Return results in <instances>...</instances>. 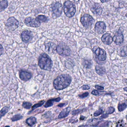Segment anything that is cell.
Instances as JSON below:
<instances>
[{
    "instance_id": "11",
    "label": "cell",
    "mask_w": 127,
    "mask_h": 127,
    "mask_svg": "<svg viewBox=\"0 0 127 127\" xmlns=\"http://www.w3.org/2000/svg\"><path fill=\"white\" fill-rule=\"evenodd\" d=\"M106 26L104 22L98 21L95 24L94 30L96 33L101 34L104 33L105 31Z\"/></svg>"
},
{
    "instance_id": "5",
    "label": "cell",
    "mask_w": 127,
    "mask_h": 127,
    "mask_svg": "<svg viewBox=\"0 0 127 127\" xmlns=\"http://www.w3.org/2000/svg\"><path fill=\"white\" fill-rule=\"evenodd\" d=\"M52 17L53 19H56L61 16L63 12V6L61 3L56 2L51 5Z\"/></svg>"
},
{
    "instance_id": "24",
    "label": "cell",
    "mask_w": 127,
    "mask_h": 127,
    "mask_svg": "<svg viewBox=\"0 0 127 127\" xmlns=\"http://www.w3.org/2000/svg\"><path fill=\"white\" fill-rule=\"evenodd\" d=\"M45 102V101H44V100H42V101H39L38 103L35 104L34 105H33L32 107V111H30L29 113L32 112V111H33L34 110H35L36 108H38L39 107H41V106H42V105L44 104Z\"/></svg>"
},
{
    "instance_id": "37",
    "label": "cell",
    "mask_w": 127,
    "mask_h": 127,
    "mask_svg": "<svg viewBox=\"0 0 127 127\" xmlns=\"http://www.w3.org/2000/svg\"><path fill=\"white\" fill-rule=\"evenodd\" d=\"M107 115L108 114H102V115L101 116V117H99V119H100L101 120V119L106 118H107V117H108V116Z\"/></svg>"
},
{
    "instance_id": "38",
    "label": "cell",
    "mask_w": 127,
    "mask_h": 127,
    "mask_svg": "<svg viewBox=\"0 0 127 127\" xmlns=\"http://www.w3.org/2000/svg\"><path fill=\"white\" fill-rule=\"evenodd\" d=\"M0 55L1 56L3 54V47L2 46V44L0 45Z\"/></svg>"
},
{
    "instance_id": "33",
    "label": "cell",
    "mask_w": 127,
    "mask_h": 127,
    "mask_svg": "<svg viewBox=\"0 0 127 127\" xmlns=\"http://www.w3.org/2000/svg\"><path fill=\"white\" fill-rule=\"evenodd\" d=\"M82 89L83 90H90V87L87 85H83L81 87Z\"/></svg>"
},
{
    "instance_id": "8",
    "label": "cell",
    "mask_w": 127,
    "mask_h": 127,
    "mask_svg": "<svg viewBox=\"0 0 127 127\" xmlns=\"http://www.w3.org/2000/svg\"><path fill=\"white\" fill-rule=\"evenodd\" d=\"M93 51L97 59L100 61H104L106 60V53L103 49L99 47H94Z\"/></svg>"
},
{
    "instance_id": "12",
    "label": "cell",
    "mask_w": 127,
    "mask_h": 127,
    "mask_svg": "<svg viewBox=\"0 0 127 127\" xmlns=\"http://www.w3.org/2000/svg\"><path fill=\"white\" fill-rule=\"evenodd\" d=\"M113 40L115 44L117 45H120L124 41V36L120 30H119L114 34Z\"/></svg>"
},
{
    "instance_id": "18",
    "label": "cell",
    "mask_w": 127,
    "mask_h": 127,
    "mask_svg": "<svg viewBox=\"0 0 127 127\" xmlns=\"http://www.w3.org/2000/svg\"><path fill=\"white\" fill-rule=\"evenodd\" d=\"M61 98L60 97L49 99L44 105V107L47 108L52 107L54 105L55 102H59L61 101Z\"/></svg>"
},
{
    "instance_id": "6",
    "label": "cell",
    "mask_w": 127,
    "mask_h": 127,
    "mask_svg": "<svg viewBox=\"0 0 127 127\" xmlns=\"http://www.w3.org/2000/svg\"><path fill=\"white\" fill-rule=\"evenodd\" d=\"M80 21L82 26L86 29L91 28L95 23V20L93 17L87 14H85L82 16Z\"/></svg>"
},
{
    "instance_id": "10",
    "label": "cell",
    "mask_w": 127,
    "mask_h": 127,
    "mask_svg": "<svg viewBox=\"0 0 127 127\" xmlns=\"http://www.w3.org/2000/svg\"><path fill=\"white\" fill-rule=\"evenodd\" d=\"M21 37L23 42L29 43L32 38V32L29 30H24L21 32Z\"/></svg>"
},
{
    "instance_id": "32",
    "label": "cell",
    "mask_w": 127,
    "mask_h": 127,
    "mask_svg": "<svg viewBox=\"0 0 127 127\" xmlns=\"http://www.w3.org/2000/svg\"><path fill=\"white\" fill-rule=\"evenodd\" d=\"M89 94V93L88 92H85V93H84L82 94L79 95L78 96L80 98L83 99L84 98L87 97Z\"/></svg>"
},
{
    "instance_id": "16",
    "label": "cell",
    "mask_w": 127,
    "mask_h": 127,
    "mask_svg": "<svg viewBox=\"0 0 127 127\" xmlns=\"http://www.w3.org/2000/svg\"><path fill=\"white\" fill-rule=\"evenodd\" d=\"M101 40L104 44L107 45L111 44L113 41V38L110 34L108 33H106L102 35L101 37Z\"/></svg>"
},
{
    "instance_id": "7",
    "label": "cell",
    "mask_w": 127,
    "mask_h": 127,
    "mask_svg": "<svg viewBox=\"0 0 127 127\" xmlns=\"http://www.w3.org/2000/svg\"><path fill=\"white\" fill-rule=\"evenodd\" d=\"M19 21L14 17L9 18L6 20L5 26L9 31L13 32L19 27Z\"/></svg>"
},
{
    "instance_id": "1",
    "label": "cell",
    "mask_w": 127,
    "mask_h": 127,
    "mask_svg": "<svg viewBox=\"0 0 127 127\" xmlns=\"http://www.w3.org/2000/svg\"><path fill=\"white\" fill-rule=\"evenodd\" d=\"M72 81V78L68 74H62L58 76L53 81V85L56 90H62L67 88Z\"/></svg>"
},
{
    "instance_id": "34",
    "label": "cell",
    "mask_w": 127,
    "mask_h": 127,
    "mask_svg": "<svg viewBox=\"0 0 127 127\" xmlns=\"http://www.w3.org/2000/svg\"><path fill=\"white\" fill-rule=\"evenodd\" d=\"M100 120L99 119H99H92L90 120H88V123H93L95 122H96V121H98V120Z\"/></svg>"
},
{
    "instance_id": "27",
    "label": "cell",
    "mask_w": 127,
    "mask_h": 127,
    "mask_svg": "<svg viewBox=\"0 0 127 127\" xmlns=\"http://www.w3.org/2000/svg\"><path fill=\"white\" fill-rule=\"evenodd\" d=\"M32 105V104L31 102L27 101L24 102H23V104H22V106L24 108L28 109V110L31 108Z\"/></svg>"
},
{
    "instance_id": "44",
    "label": "cell",
    "mask_w": 127,
    "mask_h": 127,
    "mask_svg": "<svg viewBox=\"0 0 127 127\" xmlns=\"http://www.w3.org/2000/svg\"><path fill=\"white\" fill-rule=\"evenodd\" d=\"M126 120H127V115H126Z\"/></svg>"
},
{
    "instance_id": "42",
    "label": "cell",
    "mask_w": 127,
    "mask_h": 127,
    "mask_svg": "<svg viewBox=\"0 0 127 127\" xmlns=\"http://www.w3.org/2000/svg\"><path fill=\"white\" fill-rule=\"evenodd\" d=\"M123 90H124L125 91H126V92H127V87L124 88H123Z\"/></svg>"
},
{
    "instance_id": "15",
    "label": "cell",
    "mask_w": 127,
    "mask_h": 127,
    "mask_svg": "<svg viewBox=\"0 0 127 127\" xmlns=\"http://www.w3.org/2000/svg\"><path fill=\"white\" fill-rule=\"evenodd\" d=\"M45 50L49 53H53L56 50L57 46L55 43L49 42L44 44Z\"/></svg>"
},
{
    "instance_id": "20",
    "label": "cell",
    "mask_w": 127,
    "mask_h": 127,
    "mask_svg": "<svg viewBox=\"0 0 127 127\" xmlns=\"http://www.w3.org/2000/svg\"><path fill=\"white\" fill-rule=\"evenodd\" d=\"M8 6V2L7 0H2L0 2V12H2L7 8Z\"/></svg>"
},
{
    "instance_id": "23",
    "label": "cell",
    "mask_w": 127,
    "mask_h": 127,
    "mask_svg": "<svg viewBox=\"0 0 127 127\" xmlns=\"http://www.w3.org/2000/svg\"><path fill=\"white\" fill-rule=\"evenodd\" d=\"M9 110V107H8V106H5L1 109V110L0 111V119H2V117L5 116V114L8 113Z\"/></svg>"
},
{
    "instance_id": "25",
    "label": "cell",
    "mask_w": 127,
    "mask_h": 127,
    "mask_svg": "<svg viewBox=\"0 0 127 127\" xmlns=\"http://www.w3.org/2000/svg\"><path fill=\"white\" fill-rule=\"evenodd\" d=\"M23 118V116L21 114H15L11 118V120L13 122H15V121H17L20 120L22 119Z\"/></svg>"
},
{
    "instance_id": "22",
    "label": "cell",
    "mask_w": 127,
    "mask_h": 127,
    "mask_svg": "<svg viewBox=\"0 0 127 127\" xmlns=\"http://www.w3.org/2000/svg\"><path fill=\"white\" fill-rule=\"evenodd\" d=\"M36 19L40 23H46L48 21V18L44 15H39L37 16Z\"/></svg>"
},
{
    "instance_id": "14",
    "label": "cell",
    "mask_w": 127,
    "mask_h": 127,
    "mask_svg": "<svg viewBox=\"0 0 127 127\" xmlns=\"http://www.w3.org/2000/svg\"><path fill=\"white\" fill-rule=\"evenodd\" d=\"M93 14L96 15H101L102 13V9L101 5L98 3H94L90 8Z\"/></svg>"
},
{
    "instance_id": "17",
    "label": "cell",
    "mask_w": 127,
    "mask_h": 127,
    "mask_svg": "<svg viewBox=\"0 0 127 127\" xmlns=\"http://www.w3.org/2000/svg\"><path fill=\"white\" fill-rule=\"evenodd\" d=\"M71 107H67L63 109L58 116V119H61L67 117L69 115Z\"/></svg>"
},
{
    "instance_id": "4",
    "label": "cell",
    "mask_w": 127,
    "mask_h": 127,
    "mask_svg": "<svg viewBox=\"0 0 127 127\" xmlns=\"http://www.w3.org/2000/svg\"><path fill=\"white\" fill-rule=\"evenodd\" d=\"M56 52L59 55L64 57H67L71 55L70 48L65 43L62 42L57 46Z\"/></svg>"
},
{
    "instance_id": "3",
    "label": "cell",
    "mask_w": 127,
    "mask_h": 127,
    "mask_svg": "<svg viewBox=\"0 0 127 127\" xmlns=\"http://www.w3.org/2000/svg\"><path fill=\"white\" fill-rule=\"evenodd\" d=\"M63 9L64 14L68 18L73 17L76 12L75 6L70 0H67L64 3Z\"/></svg>"
},
{
    "instance_id": "13",
    "label": "cell",
    "mask_w": 127,
    "mask_h": 127,
    "mask_svg": "<svg viewBox=\"0 0 127 127\" xmlns=\"http://www.w3.org/2000/svg\"><path fill=\"white\" fill-rule=\"evenodd\" d=\"M19 77L22 81L27 82L31 79L32 74L28 71L21 70L19 72Z\"/></svg>"
},
{
    "instance_id": "19",
    "label": "cell",
    "mask_w": 127,
    "mask_h": 127,
    "mask_svg": "<svg viewBox=\"0 0 127 127\" xmlns=\"http://www.w3.org/2000/svg\"><path fill=\"white\" fill-rule=\"evenodd\" d=\"M37 118L34 117H31L27 119L26 123L28 126L32 127L37 123Z\"/></svg>"
},
{
    "instance_id": "43",
    "label": "cell",
    "mask_w": 127,
    "mask_h": 127,
    "mask_svg": "<svg viewBox=\"0 0 127 127\" xmlns=\"http://www.w3.org/2000/svg\"><path fill=\"white\" fill-rule=\"evenodd\" d=\"M74 1H75V2H78L79 1H80V0H74Z\"/></svg>"
},
{
    "instance_id": "40",
    "label": "cell",
    "mask_w": 127,
    "mask_h": 127,
    "mask_svg": "<svg viewBox=\"0 0 127 127\" xmlns=\"http://www.w3.org/2000/svg\"><path fill=\"white\" fill-rule=\"evenodd\" d=\"M110 0H100V1L102 3H104L107 2L108 1H110Z\"/></svg>"
},
{
    "instance_id": "21",
    "label": "cell",
    "mask_w": 127,
    "mask_h": 127,
    "mask_svg": "<svg viewBox=\"0 0 127 127\" xmlns=\"http://www.w3.org/2000/svg\"><path fill=\"white\" fill-rule=\"evenodd\" d=\"M95 70L97 73L99 75H103L105 73V69L104 67L98 65L96 66Z\"/></svg>"
},
{
    "instance_id": "41",
    "label": "cell",
    "mask_w": 127,
    "mask_h": 127,
    "mask_svg": "<svg viewBox=\"0 0 127 127\" xmlns=\"http://www.w3.org/2000/svg\"><path fill=\"white\" fill-rule=\"evenodd\" d=\"M85 117L84 116H81L80 117V120H83L85 119Z\"/></svg>"
},
{
    "instance_id": "35",
    "label": "cell",
    "mask_w": 127,
    "mask_h": 127,
    "mask_svg": "<svg viewBox=\"0 0 127 127\" xmlns=\"http://www.w3.org/2000/svg\"><path fill=\"white\" fill-rule=\"evenodd\" d=\"M95 87L96 89L100 90H102L104 89V88L103 87L98 85H96Z\"/></svg>"
},
{
    "instance_id": "28",
    "label": "cell",
    "mask_w": 127,
    "mask_h": 127,
    "mask_svg": "<svg viewBox=\"0 0 127 127\" xmlns=\"http://www.w3.org/2000/svg\"><path fill=\"white\" fill-rule=\"evenodd\" d=\"M115 110L114 108L112 107H110L107 109L106 111V114H110L113 113L115 111Z\"/></svg>"
},
{
    "instance_id": "9",
    "label": "cell",
    "mask_w": 127,
    "mask_h": 127,
    "mask_svg": "<svg viewBox=\"0 0 127 127\" xmlns=\"http://www.w3.org/2000/svg\"><path fill=\"white\" fill-rule=\"evenodd\" d=\"M25 24L27 26L32 28H38L40 26L41 23L35 18H32L31 17H27L24 20Z\"/></svg>"
},
{
    "instance_id": "36",
    "label": "cell",
    "mask_w": 127,
    "mask_h": 127,
    "mask_svg": "<svg viewBox=\"0 0 127 127\" xmlns=\"http://www.w3.org/2000/svg\"><path fill=\"white\" fill-rule=\"evenodd\" d=\"M99 92L96 90H94L92 91L91 94L93 95H98L99 94Z\"/></svg>"
},
{
    "instance_id": "26",
    "label": "cell",
    "mask_w": 127,
    "mask_h": 127,
    "mask_svg": "<svg viewBox=\"0 0 127 127\" xmlns=\"http://www.w3.org/2000/svg\"><path fill=\"white\" fill-rule=\"evenodd\" d=\"M127 107V104L125 103H123L122 104H119L117 107L119 111L121 112L126 109Z\"/></svg>"
},
{
    "instance_id": "30",
    "label": "cell",
    "mask_w": 127,
    "mask_h": 127,
    "mask_svg": "<svg viewBox=\"0 0 127 127\" xmlns=\"http://www.w3.org/2000/svg\"><path fill=\"white\" fill-rule=\"evenodd\" d=\"M103 112H104V111L101 108H100L96 111L94 114V116H98L102 114Z\"/></svg>"
},
{
    "instance_id": "39",
    "label": "cell",
    "mask_w": 127,
    "mask_h": 127,
    "mask_svg": "<svg viewBox=\"0 0 127 127\" xmlns=\"http://www.w3.org/2000/svg\"><path fill=\"white\" fill-rule=\"evenodd\" d=\"M65 105H66V104H65V103H61V104H59L58 105V107H59L61 108L62 107H64Z\"/></svg>"
},
{
    "instance_id": "31",
    "label": "cell",
    "mask_w": 127,
    "mask_h": 127,
    "mask_svg": "<svg viewBox=\"0 0 127 127\" xmlns=\"http://www.w3.org/2000/svg\"><path fill=\"white\" fill-rule=\"evenodd\" d=\"M84 109H82V110L78 109V110H74L72 111V114L73 115H76L79 114L83 112Z\"/></svg>"
},
{
    "instance_id": "2",
    "label": "cell",
    "mask_w": 127,
    "mask_h": 127,
    "mask_svg": "<svg viewBox=\"0 0 127 127\" xmlns=\"http://www.w3.org/2000/svg\"><path fill=\"white\" fill-rule=\"evenodd\" d=\"M38 65L41 69L47 71H51L53 62L50 56L46 53L40 55L38 58Z\"/></svg>"
},
{
    "instance_id": "29",
    "label": "cell",
    "mask_w": 127,
    "mask_h": 127,
    "mask_svg": "<svg viewBox=\"0 0 127 127\" xmlns=\"http://www.w3.org/2000/svg\"><path fill=\"white\" fill-rule=\"evenodd\" d=\"M82 64L85 67L87 68L90 67L91 66V63L90 62L88 61H86V60L83 61Z\"/></svg>"
}]
</instances>
